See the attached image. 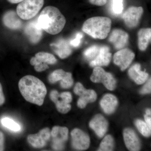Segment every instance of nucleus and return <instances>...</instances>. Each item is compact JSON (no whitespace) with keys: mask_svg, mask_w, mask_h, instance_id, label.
<instances>
[{"mask_svg":"<svg viewBox=\"0 0 151 151\" xmlns=\"http://www.w3.org/2000/svg\"><path fill=\"white\" fill-rule=\"evenodd\" d=\"M111 19L106 17H92L85 22L82 30L92 37L99 39H104L107 37L111 31Z\"/></svg>","mask_w":151,"mask_h":151,"instance_id":"3","label":"nucleus"},{"mask_svg":"<svg viewBox=\"0 0 151 151\" xmlns=\"http://www.w3.org/2000/svg\"><path fill=\"white\" fill-rule=\"evenodd\" d=\"M4 135L2 132H0V151L4 150Z\"/></svg>","mask_w":151,"mask_h":151,"instance_id":"36","label":"nucleus"},{"mask_svg":"<svg viewBox=\"0 0 151 151\" xmlns=\"http://www.w3.org/2000/svg\"><path fill=\"white\" fill-rule=\"evenodd\" d=\"M114 147V142L112 136L108 135L105 136L100 145L98 151H113Z\"/></svg>","mask_w":151,"mask_h":151,"instance_id":"24","label":"nucleus"},{"mask_svg":"<svg viewBox=\"0 0 151 151\" xmlns=\"http://www.w3.org/2000/svg\"><path fill=\"white\" fill-rule=\"evenodd\" d=\"M73 81L72 74L69 72H65L62 80H60V85L64 89L70 88L73 85Z\"/></svg>","mask_w":151,"mask_h":151,"instance_id":"29","label":"nucleus"},{"mask_svg":"<svg viewBox=\"0 0 151 151\" xmlns=\"http://www.w3.org/2000/svg\"><path fill=\"white\" fill-rule=\"evenodd\" d=\"M44 4V0H24L17 6V14L22 19H30L37 14Z\"/></svg>","mask_w":151,"mask_h":151,"instance_id":"4","label":"nucleus"},{"mask_svg":"<svg viewBox=\"0 0 151 151\" xmlns=\"http://www.w3.org/2000/svg\"><path fill=\"white\" fill-rule=\"evenodd\" d=\"M112 54L110 48L107 46L100 47V52L97 57L90 62L89 65L92 67L107 66L110 63Z\"/></svg>","mask_w":151,"mask_h":151,"instance_id":"19","label":"nucleus"},{"mask_svg":"<svg viewBox=\"0 0 151 151\" xmlns=\"http://www.w3.org/2000/svg\"><path fill=\"white\" fill-rule=\"evenodd\" d=\"M151 78L148 80L147 84L144 86L140 91V93L142 94H149L151 93Z\"/></svg>","mask_w":151,"mask_h":151,"instance_id":"33","label":"nucleus"},{"mask_svg":"<svg viewBox=\"0 0 151 151\" xmlns=\"http://www.w3.org/2000/svg\"><path fill=\"white\" fill-rule=\"evenodd\" d=\"M129 40V35L122 30H113L109 37V40L113 44L115 48L121 49L125 47Z\"/></svg>","mask_w":151,"mask_h":151,"instance_id":"18","label":"nucleus"},{"mask_svg":"<svg viewBox=\"0 0 151 151\" xmlns=\"http://www.w3.org/2000/svg\"><path fill=\"white\" fill-rule=\"evenodd\" d=\"M42 29L39 26L37 19L29 22L26 25L24 33L29 40L32 44H37L41 40L42 36Z\"/></svg>","mask_w":151,"mask_h":151,"instance_id":"13","label":"nucleus"},{"mask_svg":"<svg viewBox=\"0 0 151 151\" xmlns=\"http://www.w3.org/2000/svg\"><path fill=\"white\" fill-rule=\"evenodd\" d=\"M59 97L66 103H70L72 100V95L69 92H63L59 94Z\"/></svg>","mask_w":151,"mask_h":151,"instance_id":"32","label":"nucleus"},{"mask_svg":"<svg viewBox=\"0 0 151 151\" xmlns=\"http://www.w3.org/2000/svg\"><path fill=\"white\" fill-rule=\"evenodd\" d=\"M51 137V132L48 128L41 130L37 134L29 135L27 141L36 148H41L46 145Z\"/></svg>","mask_w":151,"mask_h":151,"instance_id":"12","label":"nucleus"},{"mask_svg":"<svg viewBox=\"0 0 151 151\" xmlns=\"http://www.w3.org/2000/svg\"><path fill=\"white\" fill-rule=\"evenodd\" d=\"M135 124L139 132H140L142 135L145 137L150 136L151 129L149 128L146 122L139 119L136 121Z\"/></svg>","mask_w":151,"mask_h":151,"instance_id":"27","label":"nucleus"},{"mask_svg":"<svg viewBox=\"0 0 151 151\" xmlns=\"http://www.w3.org/2000/svg\"><path fill=\"white\" fill-rule=\"evenodd\" d=\"M100 47L94 45L87 48L84 51V57L88 61L91 62L95 59L100 52Z\"/></svg>","mask_w":151,"mask_h":151,"instance_id":"25","label":"nucleus"},{"mask_svg":"<svg viewBox=\"0 0 151 151\" xmlns=\"http://www.w3.org/2000/svg\"><path fill=\"white\" fill-rule=\"evenodd\" d=\"M57 62V59L53 55L48 52H40L31 58L30 63L34 66L37 72L45 71L49 68L48 64L52 65Z\"/></svg>","mask_w":151,"mask_h":151,"instance_id":"5","label":"nucleus"},{"mask_svg":"<svg viewBox=\"0 0 151 151\" xmlns=\"http://www.w3.org/2000/svg\"><path fill=\"white\" fill-rule=\"evenodd\" d=\"M74 92L79 96L77 102L78 108L83 109L89 103H93L97 99V94L94 90L86 89L81 83L78 82L76 84Z\"/></svg>","mask_w":151,"mask_h":151,"instance_id":"7","label":"nucleus"},{"mask_svg":"<svg viewBox=\"0 0 151 151\" xmlns=\"http://www.w3.org/2000/svg\"><path fill=\"white\" fill-rule=\"evenodd\" d=\"M68 130L65 127L55 126L51 132L52 147L55 150H61L64 148V144L68 138Z\"/></svg>","mask_w":151,"mask_h":151,"instance_id":"8","label":"nucleus"},{"mask_svg":"<svg viewBox=\"0 0 151 151\" xmlns=\"http://www.w3.org/2000/svg\"><path fill=\"white\" fill-rule=\"evenodd\" d=\"M145 119L147 125L148 126L149 128L151 129V115L145 114Z\"/></svg>","mask_w":151,"mask_h":151,"instance_id":"37","label":"nucleus"},{"mask_svg":"<svg viewBox=\"0 0 151 151\" xmlns=\"http://www.w3.org/2000/svg\"><path fill=\"white\" fill-rule=\"evenodd\" d=\"M125 145L130 151H137L140 150V142L135 132L132 129L127 128L124 131Z\"/></svg>","mask_w":151,"mask_h":151,"instance_id":"17","label":"nucleus"},{"mask_svg":"<svg viewBox=\"0 0 151 151\" xmlns=\"http://www.w3.org/2000/svg\"><path fill=\"white\" fill-rule=\"evenodd\" d=\"M143 12L142 7L132 6L127 9L123 17L126 25L131 28L137 27Z\"/></svg>","mask_w":151,"mask_h":151,"instance_id":"11","label":"nucleus"},{"mask_svg":"<svg viewBox=\"0 0 151 151\" xmlns=\"http://www.w3.org/2000/svg\"><path fill=\"white\" fill-rule=\"evenodd\" d=\"M1 122L3 126L13 132H19L21 129L20 126L18 123L7 117L1 119Z\"/></svg>","mask_w":151,"mask_h":151,"instance_id":"26","label":"nucleus"},{"mask_svg":"<svg viewBox=\"0 0 151 151\" xmlns=\"http://www.w3.org/2000/svg\"><path fill=\"white\" fill-rule=\"evenodd\" d=\"M20 92L26 100L39 106L43 105L47 94L45 84L39 78L32 75H27L19 82Z\"/></svg>","mask_w":151,"mask_h":151,"instance_id":"1","label":"nucleus"},{"mask_svg":"<svg viewBox=\"0 0 151 151\" xmlns=\"http://www.w3.org/2000/svg\"><path fill=\"white\" fill-rule=\"evenodd\" d=\"M150 28L142 29L138 32V45L142 51L145 50L151 41Z\"/></svg>","mask_w":151,"mask_h":151,"instance_id":"23","label":"nucleus"},{"mask_svg":"<svg viewBox=\"0 0 151 151\" xmlns=\"http://www.w3.org/2000/svg\"><path fill=\"white\" fill-rule=\"evenodd\" d=\"M3 24L6 27L12 30L20 29L22 27L23 22L17 12L10 10L6 12L3 17Z\"/></svg>","mask_w":151,"mask_h":151,"instance_id":"14","label":"nucleus"},{"mask_svg":"<svg viewBox=\"0 0 151 151\" xmlns=\"http://www.w3.org/2000/svg\"><path fill=\"white\" fill-rule=\"evenodd\" d=\"M73 148L78 150H84L89 148L90 139L89 136L78 129H74L71 132Z\"/></svg>","mask_w":151,"mask_h":151,"instance_id":"9","label":"nucleus"},{"mask_svg":"<svg viewBox=\"0 0 151 151\" xmlns=\"http://www.w3.org/2000/svg\"><path fill=\"white\" fill-rule=\"evenodd\" d=\"M5 102V97L3 93L2 87L0 83V105H2Z\"/></svg>","mask_w":151,"mask_h":151,"instance_id":"35","label":"nucleus"},{"mask_svg":"<svg viewBox=\"0 0 151 151\" xmlns=\"http://www.w3.org/2000/svg\"><path fill=\"white\" fill-rule=\"evenodd\" d=\"M90 79L94 83H102L105 87L112 91L116 88V81L111 73L105 72L99 66L95 67L93 70Z\"/></svg>","mask_w":151,"mask_h":151,"instance_id":"6","label":"nucleus"},{"mask_svg":"<svg viewBox=\"0 0 151 151\" xmlns=\"http://www.w3.org/2000/svg\"><path fill=\"white\" fill-rule=\"evenodd\" d=\"M134 57V53L130 50L128 48L123 49L114 54L113 61L123 71L131 64Z\"/></svg>","mask_w":151,"mask_h":151,"instance_id":"10","label":"nucleus"},{"mask_svg":"<svg viewBox=\"0 0 151 151\" xmlns=\"http://www.w3.org/2000/svg\"><path fill=\"white\" fill-rule=\"evenodd\" d=\"M50 98L56 105L58 111L60 113L65 114L70 111L71 105L66 103L59 97V94L56 90H53L50 92Z\"/></svg>","mask_w":151,"mask_h":151,"instance_id":"22","label":"nucleus"},{"mask_svg":"<svg viewBox=\"0 0 151 151\" xmlns=\"http://www.w3.org/2000/svg\"><path fill=\"white\" fill-rule=\"evenodd\" d=\"M107 0H89V2L92 4L98 6H103L107 3Z\"/></svg>","mask_w":151,"mask_h":151,"instance_id":"34","label":"nucleus"},{"mask_svg":"<svg viewBox=\"0 0 151 151\" xmlns=\"http://www.w3.org/2000/svg\"><path fill=\"white\" fill-rule=\"evenodd\" d=\"M112 8L113 12L116 14H122L124 9L123 0H113Z\"/></svg>","mask_w":151,"mask_h":151,"instance_id":"30","label":"nucleus"},{"mask_svg":"<svg viewBox=\"0 0 151 151\" xmlns=\"http://www.w3.org/2000/svg\"><path fill=\"white\" fill-rule=\"evenodd\" d=\"M83 37V34L81 32H78L76 34L75 38L69 42L70 45L73 47H78L81 43V39Z\"/></svg>","mask_w":151,"mask_h":151,"instance_id":"31","label":"nucleus"},{"mask_svg":"<svg viewBox=\"0 0 151 151\" xmlns=\"http://www.w3.org/2000/svg\"><path fill=\"white\" fill-rule=\"evenodd\" d=\"M129 74L130 78L138 84L145 83L149 77L147 73L141 70L140 65L138 63L130 68L129 70Z\"/></svg>","mask_w":151,"mask_h":151,"instance_id":"20","label":"nucleus"},{"mask_svg":"<svg viewBox=\"0 0 151 151\" xmlns=\"http://www.w3.org/2000/svg\"><path fill=\"white\" fill-rule=\"evenodd\" d=\"M37 21L42 30L52 35L59 33L66 23L65 17L59 10L50 6L45 7L42 11Z\"/></svg>","mask_w":151,"mask_h":151,"instance_id":"2","label":"nucleus"},{"mask_svg":"<svg viewBox=\"0 0 151 151\" xmlns=\"http://www.w3.org/2000/svg\"><path fill=\"white\" fill-rule=\"evenodd\" d=\"M54 52L61 59H64L72 53V49L69 42L60 39L55 43L50 45Z\"/></svg>","mask_w":151,"mask_h":151,"instance_id":"16","label":"nucleus"},{"mask_svg":"<svg viewBox=\"0 0 151 151\" xmlns=\"http://www.w3.org/2000/svg\"><path fill=\"white\" fill-rule=\"evenodd\" d=\"M89 125L97 136L102 138L107 132L108 124L107 120L102 115L98 114L91 120Z\"/></svg>","mask_w":151,"mask_h":151,"instance_id":"15","label":"nucleus"},{"mask_svg":"<svg viewBox=\"0 0 151 151\" xmlns=\"http://www.w3.org/2000/svg\"><path fill=\"white\" fill-rule=\"evenodd\" d=\"M7 1L11 4H16L20 3L22 1L24 0H7Z\"/></svg>","mask_w":151,"mask_h":151,"instance_id":"38","label":"nucleus"},{"mask_svg":"<svg viewBox=\"0 0 151 151\" xmlns=\"http://www.w3.org/2000/svg\"><path fill=\"white\" fill-rule=\"evenodd\" d=\"M65 73V71L62 69H57L49 76V81L52 84H54L58 81H60L63 78Z\"/></svg>","mask_w":151,"mask_h":151,"instance_id":"28","label":"nucleus"},{"mask_svg":"<svg viewBox=\"0 0 151 151\" xmlns=\"http://www.w3.org/2000/svg\"><path fill=\"white\" fill-rule=\"evenodd\" d=\"M118 104L117 98L113 94H106L102 98L100 104L101 108L106 114L113 113L116 110Z\"/></svg>","mask_w":151,"mask_h":151,"instance_id":"21","label":"nucleus"}]
</instances>
